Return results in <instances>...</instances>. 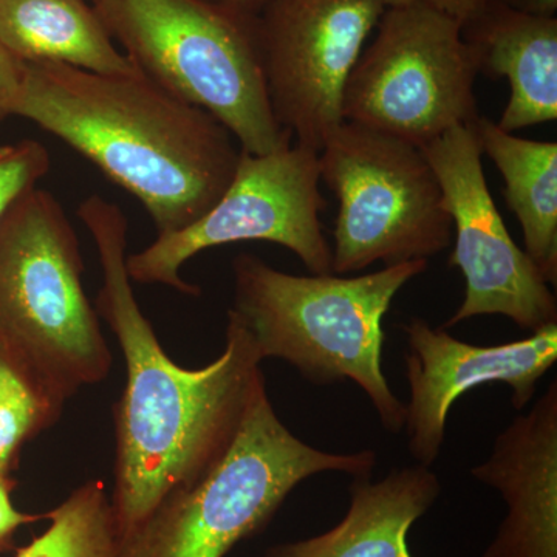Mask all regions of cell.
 Masks as SVG:
<instances>
[{
    "mask_svg": "<svg viewBox=\"0 0 557 557\" xmlns=\"http://www.w3.org/2000/svg\"><path fill=\"white\" fill-rule=\"evenodd\" d=\"M479 72L507 78L509 100L497 126L516 131L557 119V20L491 2L463 27Z\"/></svg>",
    "mask_w": 557,
    "mask_h": 557,
    "instance_id": "14",
    "label": "cell"
},
{
    "mask_svg": "<svg viewBox=\"0 0 557 557\" xmlns=\"http://www.w3.org/2000/svg\"><path fill=\"white\" fill-rule=\"evenodd\" d=\"M25 62L16 60L0 46V123L14 116V106L24 78Z\"/></svg>",
    "mask_w": 557,
    "mask_h": 557,
    "instance_id": "22",
    "label": "cell"
},
{
    "mask_svg": "<svg viewBox=\"0 0 557 557\" xmlns=\"http://www.w3.org/2000/svg\"><path fill=\"white\" fill-rule=\"evenodd\" d=\"M109 35L150 83L214 116L240 149L293 145L271 108L256 16L212 0H91Z\"/></svg>",
    "mask_w": 557,
    "mask_h": 557,
    "instance_id": "6",
    "label": "cell"
},
{
    "mask_svg": "<svg viewBox=\"0 0 557 557\" xmlns=\"http://www.w3.org/2000/svg\"><path fill=\"white\" fill-rule=\"evenodd\" d=\"M472 478L498 491L507 518L482 557H557V383L497 435Z\"/></svg>",
    "mask_w": 557,
    "mask_h": 557,
    "instance_id": "13",
    "label": "cell"
},
{
    "mask_svg": "<svg viewBox=\"0 0 557 557\" xmlns=\"http://www.w3.org/2000/svg\"><path fill=\"white\" fill-rule=\"evenodd\" d=\"M64 408L27 373L0 358V474L14 475L24 446L54 426Z\"/></svg>",
    "mask_w": 557,
    "mask_h": 557,
    "instance_id": "19",
    "label": "cell"
},
{
    "mask_svg": "<svg viewBox=\"0 0 557 557\" xmlns=\"http://www.w3.org/2000/svg\"><path fill=\"white\" fill-rule=\"evenodd\" d=\"M321 183L317 150L296 143L265 156L242 150L233 182L218 203L193 225L127 255V274L138 284L199 296L200 288L180 276L182 267L209 248L245 240L281 245L310 273L333 274L332 248L321 225Z\"/></svg>",
    "mask_w": 557,
    "mask_h": 557,
    "instance_id": "9",
    "label": "cell"
},
{
    "mask_svg": "<svg viewBox=\"0 0 557 557\" xmlns=\"http://www.w3.org/2000/svg\"><path fill=\"white\" fill-rule=\"evenodd\" d=\"M0 46L22 62H58L110 76L139 73L86 0H0Z\"/></svg>",
    "mask_w": 557,
    "mask_h": 557,
    "instance_id": "16",
    "label": "cell"
},
{
    "mask_svg": "<svg viewBox=\"0 0 557 557\" xmlns=\"http://www.w3.org/2000/svg\"><path fill=\"white\" fill-rule=\"evenodd\" d=\"M428 260L384 267L357 277L295 276L242 252L233 260L234 314L260 358L292 364L317 386L351 380L364 391L391 434L405 428L406 405L383 373V318L399 289Z\"/></svg>",
    "mask_w": 557,
    "mask_h": 557,
    "instance_id": "3",
    "label": "cell"
},
{
    "mask_svg": "<svg viewBox=\"0 0 557 557\" xmlns=\"http://www.w3.org/2000/svg\"><path fill=\"white\" fill-rule=\"evenodd\" d=\"M14 116L60 138L129 193L159 236L197 222L228 189L240 146L208 112L138 73L25 62Z\"/></svg>",
    "mask_w": 557,
    "mask_h": 557,
    "instance_id": "2",
    "label": "cell"
},
{
    "mask_svg": "<svg viewBox=\"0 0 557 557\" xmlns=\"http://www.w3.org/2000/svg\"><path fill=\"white\" fill-rule=\"evenodd\" d=\"M375 467L373 450L325 453L296 437L274 412L263 379L225 456L119 537L116 557H225L265 530L304 480L322 472L370 478Z\"/></svg>",
    "mask_w": 557,
    "mask_h": 557,
    "instance_id": "5",
    "label": "cell"
},
{
    "mask_svg": "<svg viewBox=\"0 0 557 557\" xmlns=\"http://www.w3.org/2000/svg\"><path fill=\"white\" fill-rule=\"evenodd\" d=\"M463 27L421 3L387 7L344 87L343 119L423 149L480 119Z\"/></svg>",
    "mask_w": 557,
    "mask_h": 557,
    "instance_id": "8",
    "label": "cell"
},
{
    "mask_svg": "<svg viewBox=\"0 0 557 557\" xmlns=\"http://www.w3.org/2000/svg\"><path fill=\"white\" fill-rule=\"evenodd\" d=\"M319 170L338 200L333 274L428 260L453 242L442 186L417 146L344 121L319 152Z\"/></svg>",
    "mask_w": 557,
    "mask_h": 557,
    "instance_id": "7",
    "label": "cell"
},
{
    "mask_svg": "<svg viewBox=\"0 0 557 557\" xmlns=\"http://www.w3.org/2000/svg\"><path fill=\"white\" fill-rule=\"evenodd\" d=\"M83 274L76 231L49 190L36 186L0 215V358L64 406L112 369Z\"/></svg>",
    "mask_w": 557,
    "mask_h": 557,
    "instance_id": "4",
    "label": "cell"
},
{
    "mask_svg": "<svg viewBox=\"0 0 557 557\" xmlns=\"http://www.w3.org/2000/svg\"><path fill=\"white\" fill-rule=\"evenodd\" d=\"M403 330L408 338V448L417 463L426 468L437 461L449 410L461 395L485 384H507L512 408L523 410L536 395L539 381L557 361V322L498 346L463 343L421 318L410 319Z\"/></svg>",
    "mask_w": 557,
    "mask_h": 557,
    "instance_id": "12",
    "label": "cell"
},
{
    "mask_svg": "<svg viewBox=\"0 0 557 557\" xmlns=\"http://www.w3.org/2000/svg\"><path fill=\"white\" fill-rule=\"evenodd\" d=\"M386 0H269L256 39L274 116L321 152L343 119L344 87Z\"/></svg>",
    "mask_w": 557,
    "mask_h": 557,
    "instance_id": "10",
    "label": "cell"
},
{
    "mask_svg": "<svg viewBox=\"0 0 557 557\" xmlns=\"http://www.w3.org/2000/svg\"><path fill=\"white\" fill-rule=\"evenodd\" d=\"M212 2H218L220 5L228 7L231 10L248 14V16H256L269 0H212Z\"/></svg>",
    "mask_w": 557,
    "mask_h": 557,
    "instance_id": "25",
    "label": "cell"
},
{
    "mask_svg": "<svg viewBox=\"0 0 557 557\" xmlns=\"http://www.w3.org/2000/svg\"><path fill=\"white\" fill-rule=\"evenodd\" d=\"M20 482L14 475L0 474V555L16 552V534L20 528L47 520L44 515L22 512L14 507L13 493Z\"/></svg>",
    "mask_w": 557,
    "mask_h": 557,
    "instance_id": "21",
    "label": "cell"
},
{
    "mask_svg": "<svg viewBox=\"0 0 557 557\" xmlns=\"http://www.w3.org/2000/svg\"><path fill=\"white\" fill-rule=\"evenodd\" d=\"M483 156L505 182V200L523 233V251L548 284L557 282V145L502 131L480 116L474 124Z\"/></svg>",
    "mask_w": 557,
    "mask_h": 557,
    "instance_id": "17",
    "label": "cell"
},
{
    "mask_svg": "<svg viewBox=\"0 0 557 557\" xmlns=\"http://www.w3.org/2000/svg\"><path fill=\"white\" fill-rule=\"evenodd\" d=\"M94 237L102 284L98 317L119 341L126 386L113 406L115 463L110 496L116 537L139 525L168 494L193 485L225 456L255 388L265 379L258 348L228 311L225 348L185 369L161 347L126 269L127 220L116 203L87 197L76 211Z\"/></svg>",
    "mask_w": 557,
    "mask_h": 557,
    "instance_id": "1",
    "label": "cell"
},
{
    "mask_svg": "<svg viewBox=\"0 0 557 557\" xmlns=\"http://www.w3.org/2000/svg\"><path fill=\"white\" fill-rule=\"evenodd\" d=\"M509 9L536 14V16H556L557 0H493Z\"/></svg>",
    "mask_w": 557,
    "mask_h": 557,
    "instance_id": "24",
    "label": "cell"
},
{
    "mask_svg": "<svg viewBox=\"0 0 557 557\" xmlns=\"http://www.w3.org/2000/svg\"><path fill=\"white\" fill-rule=\"evenodd\" d=\"M493 0H386L387 7L412 5V3H421V5L431 7V9L442 11L448 14L461 27L474 21L475 17L483 13Z\"/></svg>",
    "mask_w": 557,
    "mask_h": 557,
    "instance_id": "23",
    "label": "cell"
},
{
    "mask_svg": "<svg viewBox=\"0 0 557 557\" xmlns=\"http://www.w3.org/2000/svg\"><path fill=\"white\" fill-rule=\"evenodd\" d=\"M49 150L36 139L0 143V215L49 174Z\"/></svg>",
    "mask_w": 557,
    "mask_h": 557,
    "instance_id": "20",
    "label": "cell"
},
{
    "mask_svg": "<svg viewBox=\"0 0 557 557\" xmlns=\"http://www.w3.org/2000/svg\"><path fill=\"white\" fill-rule=\"evenodd\" d=\"M440 493L437 475L418 463L392 469L380 482L355 478L347 515L338 525L319 536L273 545L265 557H413L410 527Z\"/></svg>",
    "mask_w": 557,
    "mask_h": 557,
    "instance_id": "15",
    "label": "cell"
},
{
    "mask_svg": "<svg viewBox=\"0 0 557 557\" xmlns=\"http://www.w3.org/2000/svg\"><path fill=\"white\" fill-rule=\"evenodd\" d=\"M50 525L14 557H116L115 520L108 487L89 480L57 508L47 511Z\"/></svg>",
    "mask_w": 557,
    "mask_h": 557,
    "instance_id": "18",
    "label": "cell"
},
{
    "mask_svg": "<svg viewBox=\"0 0 557 557\" xmlns=\"http://www.w3.org/2000/svg\"><path fill=\"white\" fill-rule=\"evenodd\" d=\"M421 150L453 219L449 265L460 269L467 284L463 302L442 329L483 314H502L531 333L557 322L548 282L512 240L487 188L474 126L454 127Z\"/></svg>",
    "mask_w": 557,
    "mask_h": 557,
    "instance_id": "11",
    "label": "cell"
}]
</instances>
